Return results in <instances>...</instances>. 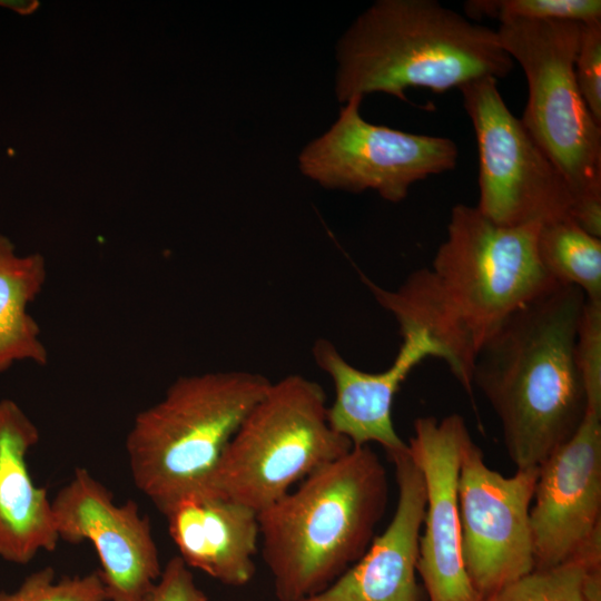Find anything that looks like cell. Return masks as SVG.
Instances as JSON below:
<instances>
[{
    "label": "cell",
    "instance_id": "21",
    "mask_svg": "<svg viewBox=\"0 0 601 601\" xmlns=\"http://www.w3.org/2000/svg\"><path fill=\"white\" fill-rule=\"evenodd\" d=\"M469 19L563 20L582 24L601 22L600 0H469L464 4Z\"/></svg>",
    "mask_w": 601,
    "mask_h": 601
},
{
    "label": "cell",
    "instance_id": "2",
    "mask_svg": "<svg viewBox=\"0 0 601 601\" xmlns=\"http://www.w3.org/2000/svg\"><path fill=\"white\" fill-rule=\"evenodd\" d=\"M584 304L578 287L559 283L514 311L475 358L473 388L496 414L516 470L540 467L585 417L575 356Z\"/></svg>",
    "mask_w": 601,
    "mask_h": 601
},
{
    "label": "cell",
    "instance_id": "4",
    "mask_svg": "<svg viewBox=\"0 0 601 601\" xmlns=\"http://www.w3.org/2000/svg\"><path fill=\"white\" fill-rule=\"evenodd\" d=\"M339 101L384 92L406 100L408 88L444 92L492 77L514 62L496 30L436 0H380L363 12L338 47Z\"/></svg>",
    "mask_w": 601,
    "mask_h": 601
},
{
    "label": "cell",
    "instance_id": "8",
    "mask_svg": "<svg viewBox=\"0 0 601 601\" xmlns=\"http://www.w3.org/2000/svg\"><path fill=\"white\" fill-rule=\"evenodd\" d=\"M459 89L476 137L481 214L504 227L572 218L565 180L508 108L497 79L480 78Z\"/></svg>",
    "mask_w": 601,
    "mask_h": 601
},
{
    "label": "cell",
    "instance_id": "24",
    "mask_svg": "<svg viewBox=\"0 0 601 601\" xmlns=\"http://www.w3.org/2000/svg\"><path fill=\"white\" fill-rule=\"evenodd\" d=\"M573 70L584 104L601 125V22L582 26Z\"/></svg>",
    "mask_w": 601,
    "mask_h": 601
},
{
    "label": "cell",
    "instance_id": "10",
    "mask_svg": "<svg viewBox=\"0 0 601 601\" xmlns=\"http://www.w3.org/2000/svg\"><path fill=\"white\" fill-rule=\"evenodd\" d=\"M539 467L504 476L470 435L461 451L457 502L470 581L486 601L534 569L530 509Z\"/></svg>",
    "mask_w": 601,
    "mask_h": 601
},
{
    "label": "cell",
    "instance_id": "15",
    "mask_svg": "<svg viewBox=\"0 0 601 601\" xmlns=\"http://www.w3.org/2000/svg\"><path fill=\"white\" fill-rule=\"evenodd\" d=\"M397 503L392 520L363 556L322 592L304 601H420L416 566L426 492L408 452L390 457Z\"/></svg>",
    "mask_w": 601,
    "mask_h": 601
},
{
    "label": "cell",
    "instance_id": "11",
    "mask_svg": "<svg viewBox=\"0 0 601 601\" xmlns=\"http://www.w3.org/2000/svg\"><path fill=\"white\" fill-rule=\"evenodd\" d=\"M51 506L59 540L93 545L108 601H141L151 591L162 569L149 519L134 501L115 503L102 483L77 467Z\"/></svg>",
    "mask_w": 601,
    "mask_h": 601
},
{
    "label": "cell",
    "instance_id": "12",
    "mask_svg": "<svg viewBox=\"0 0 601 601\" xmlns=\"http://www.w3.org/2000/svg\"><path fill=\"white\" fill-rule=\"evenodd\" d=\"M466 422L453 413L413 423L407 452L420 469L426 492L416 571L428 601H484L467 575L457 502L461 451L470 436Z\"/></svg>",
    "mask_w": 601,
    "mask_h": 601
},
{
    "label": "cell",
    "instance_id": "6",
    "mask_svg": "<svg viewBox=\"0 0 601 601\" xmlns=\"http://www.w3.org/2000/svg\"><path fill=\"white\" fill-rule=\"evenodd\" d=\"M582 26L513 20L500 23L496 32L528 82L522 125L565 180L573 220L601 238V125L584 104L573 70Z\"/></svg>",
    "mask_w": 601,
    "mask_h": 601
},
{
    "label": "cell",
    "instance_id": "13",
    "mask_svg": "<svg viewBox=\"0 0 601 601\" xmlns=\"http://www.w3.org/2000/svg\"><path fill=\"white\" fill-rule=\"evenodd\" d=\"M534 568L579 555L601 541V412L539 467L530 509Z\"/></svg>",
    "mask_w": 601,
    "mask_h": 601
},
{
    "label": "cell",
    "instance_id": "7",
    "mask_svg": "<svg viewBox=\"0 0 601 601\" xmlns=\"http://www.w3.org/2000/svg\"><path fill=\"white\" fill-rule=\"evenodd\" d=\"M353 447L327 420L323 387L303 375L272 382L226 445L209 493L257 513Z\"/></svg>",
    "mask_w": 601,
    "mask_h": 601
},
{
    "label": "cell",
    "instance_id": "25",
    "mask_svg": "<svg viewBox=\"0 0 601 601\" xmlns=\"http://www.w3.org/2000/svg\"><path fill=\"white\" fill-rule=\"evenodd\" d=\"M141 601H208V597L195 582L190 568L176 555Z\"/></svg>",
    "mask_w": 601,
    "mask_h": 601
},
{
    "label": "cell",
    "instance_id": "1",
    "mask_svg": "<svg viewBox=\"0 0 601 601\" xmlns=\"http://www.w3.org/2000/svg\"><path fill=\"white\" fill-rule=\"evenodd\" d=\"M541 225L499 226L476 206L451 210L445 240L430 266L411 273L396 288L362 276L376 303L397 323L400 335L425 333L471 396L475 358L519 307L556 283L536 254Z\"/></svg>",
    "mask_w": 601,
    "mask_h": 601
},
{
    "label": "cell",
    "instance_id": "5",
    "mask_svg": "<svg viewBox=\"0 0 601 601\" xmlns=\"http://www.w3.org/2000/svg\"><path fill=\"white\" fill-rule=\"evenodd\" d=\"M270 383L247 371L181 376L136 415L126 439L131 476L161 514L183 497L209 493L226 445Z\"/></svg>",
    "mask_w": 601,
    "mask_h": 601
},
{
    "label": "cell",
    "instance_id": "19",
    "mask_svg": "<svg viewBox=\"0 0 601 601\" xmlns=\"http://www.w3.org/2000/svg\"><path fill=\"white\" fill-rule=\"evenodd\" d=\"M536 254L556 282L578 287L587 300L601 302V238L572 218L541 225Z\"/></svg>",
    "mask_w": 601,
    "mask_h": 601
},
{
    "label": "cell",
    "instance_id": "18",
    "mask_svg": "<svg viewBox=\"0 0 601 601\" xmlns=\"http://www.w3.org/2000/svg\"><path fill=\"white\" fill-rule=\"evenodd\" d=\"M47 269L40 254L19 256L0 234V373L14 362L48 363L40 327L27 312L42 290Z\"/></svg>",
    "mask_w": 601,
    "mask_h": 601
},
{
    "label": "cell",
    "instance_id": "14",
    "mask_svg": "<svg viewBox=\"0 0 601 601\" xmlns=\"http://www.w3.org/2000/svg\"><path fill=\"white\" fill-rule=\"evenodd\" d=\"M402 343L392 365L376 373L351 365L328 339L313 346L315 363L331 377L335 396L327 406L331 427L353 446L377 443L391 457L407 451L392 416L395 394L408 374L425 358L442 359L439 346L422 332L401 335Z\"/></svg>",
    "mask_w": 601,
    "mask_h": 601
},
{
    "label": "cell",
    "instance_id": "17",
    "mask_svg": "<svg viewBox=\"0 0 601 601\" xmlns=\"http://www.w3.org/2000/svg\"><path fill=\"white\" fill-rule=\"evenodd\" d=\"M39 437L16 402L0 400V558L18 564L59 541L47 490L33 483L26 462Z\"/></svg>",
    "mask_w": 601,
    "mask_h": 601
},
{
    "label": "cell",
    "instance_id": "26",
    "mask_svg": "<svg viewBox=\"0 0 601 601\" xmlns=\"http://www.w3.org/2000/svg\"><path fill=\"white\" fill-rule=\"evenodd\" d=\"M0 6L12 9L21 14H29L38 8L37 1L0 0Z\"/></svg>",
    "mask_w": 601,
    "mask_h": 601
},
{
    "label": "cell",
    "instance_id": "20",
    "mask_svg": "<svg viewBox=\"0 0 601 601\" xmlns=\"http://www.w3.org/2000/svg\"><path fill=\"white\" fill-rule=\"evenodd\" d=\"M486 601H601V553L534 568Z\"/></svg>",
    "mask_w": 601,
    "mask_h": 601
},
{
    "label": "cell",
    "instance_id": "9",
    "mask_svg": "<svg viewBox=\"0 0 601 601\" xmlns=\"http://www.w3.org/2000/svg\"><path fill=\"white\" fill-rule=\"evenodd\" d=\"M362 99L346 101L329 130L302 151L304 175L328 188L373 189L400 203L415 183L456 167L459 149L452 139L370 124L359 114Z\"/></svg>",
    "mask_w": 601,
    "mask_h": 601
},
{
    "label": "cell",
    "instance_id": "22",
    "mask_svg": "<svg viewBox=\"0 0 601 601\" xmlns=\"http://www.w3.org/2000/svg\"><path fill=\"white\" fill-rule=\"evenodd\" d=\"M0 601H108L99 571L55 581L47 566L28 575L14 592H0Z\"/></svg>",
    "mask_w": 601,
    "mask_h": 601
},
{
    "label": "cell",
    "instance_id": "23",
    "mask_svg": "<svg viewBox=\"0 0 601 601\" xmlns=\"http://www.w3.org/2000/svg\"><path fill=\"white\" fill-rule=\"evenodd\" d=\"M575 356L588 410L601 412V302L585 299L578 328Z\"/></svg>",
    "mask_w": 601,
    "mask_h": 601
},
{
    "label": "cell",
    "instance_id": "16",
    "mask_svg": "<svg viewBox=\"0 0 601 601\" xmlns=\"http://www.w3.org/2000/svg\"><path fill=\"white\" fill-rule=\"evenodd\" d=\"M162 515L181 560L229 587H244L255 574L259 546L258 513L214 493L178 500Z\"/></svg>",
    "mask_w": 601,
    "mask_h": 601
},
{
    "label": "cell",
    "instance_id": "3",
    "mask_svg": "<svg viewBox=\"0 0 601 601\" xmlns=\"http://www.w3.org/2000/svg\"><path fill=\"white\" fill-rule=\"evenodd\" d=\"M387 500L386 469L370 445H362L258 512L260 552L277 600L304 601L357 562L375 538Z\"/></svg>",
    "mask_w": 601,
    "mask_h": 601
}]
</instances>
